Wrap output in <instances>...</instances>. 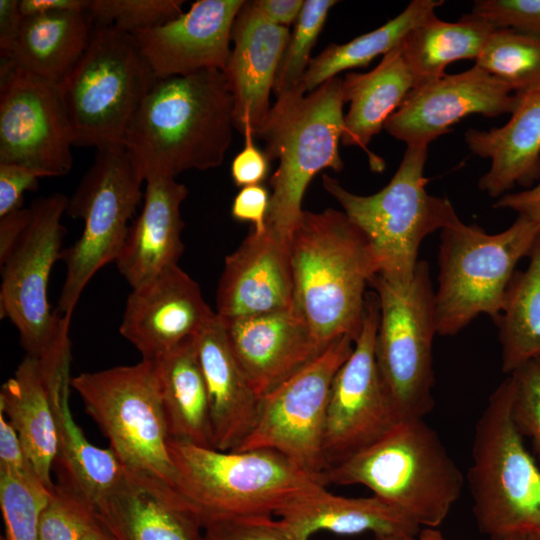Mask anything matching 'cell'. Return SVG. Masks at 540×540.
I'll list each match as a JSON object with an SVG mask.
<instances>
[{"instance_id":"6da1fadb","label":"cell","mask_w":540,"mask_h":540,"mask_svg":"<svg viewBox=\"0 0 540 540\" xmlns=\"http://www.w3.org/2000/svg\"><path fill=\"white\" fill-rule=\"evenodd\" d=\"M234 103L225 74L206 69L157 79L144 97L123 144L144 179L175 178L220 166L233 138Z\"/></svg>"},{"instance_id":"7a4b0ae2","label":"cell","mask_w":540,"mask_h":540,"mask_svg":"<svg viewBox=\"0 0 540 540\" xmlns=\"http://www.w3.org/2000/svg\"><path fill=\"white\" fill-rule=\"evenodd\" d=\"M293 309L322 348L361 330L366 287L377 274L364 233L343 211H305L289 240Z\"/></svg>"},{"instance_id":"3957f363","label":"cell","mask_w":540,"mask_h":540,"mask_svg":"<svg viewBox=\"0 0 540 540\" xmlns=\"http://www.w3.org/2000/svg\"><path fill=\"white\" fill-rule=\"evenodd\" d=\"M71 387L108 438L129 479L156 495L189 504L178 489L171 436L151 360L80 373L72 377Z\"/></svg>"},{"instance_id":"277c9868","label":"cell","mask_w":540,"mask_h":540,"mask_svg":"<svg viewBox=\"0 0 540 540\" xmlns=\"http://www.w3.org/2000/svg\"><path fill=\"white\" fill-rule=\"evenodd\" d=\"M342 78L334 77L305 93L300 85L276 98L257 138L268 159L278 160L271 177L266 225L289 244L305 191L324 169L340 172L339 143L344 131Z\"/></svg>"},{"instance_id":"5b68a950","label":"cell","mask_w":540,"mask_h":540,"mask_svg":"<svg viewBox=\"0 0 540 540\" xmlns=\"http://www.w3.org/2000/svg\"><path fill=\"white\" fill-rule=\"evenodd\" d=\"M329 483L363 485L423 528H437L461 495L463 475L424 419L397 423L330 468Z\"/></svg>"},{"instance_id":"8992f818","label":"cell","mask_w":540,"mask_h":540,"mask_svg":"<svg viewBox=\"0 0 540 540\" xmlns=\"http://www.w3.org/2000/svg\"><path fill=\"white\" fill-rule=\"evenodd\" d=\"M180 494L200 516H275L326 488L327 475L307 472L271 449L220 451L170 439Z\"/></svg>"},{"instance_id":"52a82bcc","label":"cell","mask_w":540,"mask_h":540,"mask_svg":"<svg viewBox=\"0 0 540 540\" xmlns=\"http://www.w3.org/2000/svg\"><path fill=\"white\" fill-rule=\"evenodd\" d=\"M428 146H406L393 177L380 191L358 195L328 174L324 189L368 239L377 274L405 286L413 278L422 241L460 220L447 197L431 195L424 175Z\"/></svg>"},{"instance_id":"ba28073f","label":"cell","mask_w":540,"mask_h":540,"mask_svg":"<svg viewBox=\"0 0 540 540\" xmlns=\"http://www.w3.org/2000/svg\"><path fill=\"white\" fill-rule=\"evenodd\" d=\"M511 400L508 376L476 423L467 473L477 526L490 540L540 532V468L513 419Z\"/></svg>"},{"instance_id":"9c48e42d","label":"cell","mask_w":540,"mask_h":540,"mask_svg":"<svg viewBox=\"0 0 540 540\" xmlns=\"http://www.w3.org/2000/svg\"><path fill=\"white\" fill-rule=\"evenodd\" d=\"M539 233V225L521 216L496 234L461 220L441 230L437 334L456 335L481 314L495 323L516 266L529 257Z\"/></svg>"},{"instance_id":"30bf717a","label":"cell","mask_w":540,"mask_h":540,"mask_svg":"<svg viewBox=\"0 0 540 540\" xmlns=\"http://www.w3.org/2000/svg\"><path fill=\"white\" fill-rule=\"evenodd\" d=\"M143 173L124 144L96 149L91 167L71 197L66 214L84 221L79 239L61 253L65 280L56 313L70 318L94 275L115 262L126 239L129 221L144 197Z\"/></svg>"},{"instance_id":"8fae6325","label":"cell","mask_w":540,"mask_h":540,"mask_svg":"<svg viewBox=\"0 0 540 540\" xmlns=\"http://www.w3.org/2000/svg\"><path fill=\"white\" fill-rule=\"evenodd\" d=\"M156 80L133 35L94 26L87 49L61 83L73 145L123 144Z\"/></svg>"},{"instance_id":"7c38bea8","label":"cell","mask_w":540,"mask_h":540,"mask_svg":"<svg viewBox=\"0 0 540 540\" xmlns=\"http://www.w3.org/2000/svg\"><path fill=\"white\" fill-rule=\"evenodd\" d=\"M369 286L380 304L375 358L384 390L399 421L424 419L435 405L433 339L435 289L428 263L419 260L405 286L374 275Z\"/></svg>"},{"instance_id":"4fadbf2b","label":"cell","mask_w":540,"mask_h":540,"mask_svg":"<svg viewBox=\"0 0 540 540\" xmlns=\"http://www.w3.org/2000/svg\"><path fill=\"white\" fill-rule=\"evenodd\" d=\"M68 198L53 193L34 200L30 220L1 266L0 311L18 330L28 355L44 359L70 343V318L52 312L48 282L61 250Z\"/></svg>"},{"instance_id":"5bb4252c","label":"cell","mask_w":540,"mask_h":540,"mask_svg":"<svg viewBox=\"0 0 540 540\" xmlns=\"http://www.w3.org/2000/svg\"><path fill=\"white\" fill-rule=\"evenodd\" d=\"M355 340L351 335L335 339L265 394L253 430L235 451L271 449L307 472L326 475L323 444L330 388Z\"/></svg>"},{"instance_id":"9a60e30c","label":"cell","mask_w":540,"mask_h":540,"mask_svg":"<svg viewBox=\"0 0 540 540\" xmlns=\"http://www.w3.org/2000/svg\"><path fill=\"white\" fill-rule=\"evenodd\" d=\"M72 146L62 84L1 58L0 163L62 176L71 170Z\"/></svg>"},{"instance_id":"2e32d148","label":"cell","mask_w":540,"mask_h":540,"mask_svg":"<svg viewBox=\"0 0 540 540\" xmlns=\"http://www.w3.org/2000/svg\"><path fill=\"white\" fill-rule=\"evenodd\" d=\"M379 320L378 296L374 290L368 291L361 330L330 388L323 444L328 470L368 447L400 422L377 368L375 341Z\"/></svg>"},{"instance_id":"e0dca14e","label":"cell","mask_w":540,"mask_h":540,"mask_svg":"<svg viewBox=\"0 0 540 540\" xmlns=\"http://www.w3.org/2000/svg\"><path fill=\"white\" fill-rule=\"evenodd\" d=\"M515 104L516 94L506 83L474 64L413 88L384 129L406 146H429L467 116L497 117L511 113Z\"/></svg>"},{"instance_id":"ac0fdd59","label":"cell","mask_w":540,"mask_h":540,"mask_svg":"<svg viewBox=\"0 0 540 540\" xmlns=\"http://www.w3.org/2000/svg\"><path fill=\"white\" fill-rule=\"evenodd\" d=\"M215 315L199 284L176 264L132 288L119 331L142 359L154 360L196 337Z\"/></svg>"},{"instance_id":"d6986e66","label":"cell","mask_w":540,"mask_h":540,"mask_svg":"<svg viewBox=\"0 0 540 540\" xmlns=\"http://www.w3.org/2000/svg\"><path fill=\"white\" fill-rule=\"evenodd\" d=\"M244 0H197L174 19L132 34L156 79L224 70Z\"/></svg>"},{"instance_id":"ffe728a7","label":"cell","mask_w":540,"mask_h":540,"mask_svg":"<svg viewBox=\"0 0 540 540\" xmlns=\"http://www.w3.org/2000/svg\"><path fill=\"white\" fill-rule=\"evenodd\" d=\"M290 38L288 27L269 21L246 1L232 29V46L223 70L234 103L235 128L255 138L270 109V94Z\"/></svg>"},{"instance_id":"44dd1931","label":"cell","mask_w":540,"mask_h":540,"mask_svg":"<svg viewBox=\"0 0 540 540\" xmlns=\"http://www.w3.org/2000/svg\"><path fill=\"white\" fill-rule=\"evenodd\" d=\"M293 309L289 244L270 228L253 229L225 258L216 294V314L235 319Z\"/></svg>"},{"instance_id":"7402d4cb","label":"cell","mask_w":540,"mask_h":540,"mask_svg":"<svg viewBox=\"0 0 540 540\" xmlns=\"http://www.w3.org/2000/svg\"><path fill=\"white\" fill-rule=\"evenodd\" d=\"M220 320L232 352L261 397L325 350L294 309Z\"/></svg>"},{"instance_id":"603a6c76","label":"cell","mask_w":540,"mask_h":540,"mask_svg":"<svg viewBox=\"0 0 540 540\" xmlns=\"http://www.w3.org/2000/svg\"><path fill=\"white\" fill-rule=\"evenodd\" d=\"M145 183L142 209L115 261L131 288L178 264L184 250L181 205L188 196L187 187L156 173L147 174Z\"/></svg>"},{"instance_id":"cb8c5ba5","label":"cell","mask_w":540,"mask_h":540,"mask_svg":"<svg viewBox=\"0 0 540 540\" xmlns=\"http://www.w3.org/2000/svg\"><path fill=\"white\" fill-rule=\"evenodd\" d=\"M195 345L208 392L212 448L235 451L253 430L262 397L232 352L217 314Z\"/></svg>"},{"instance_id":"d4e9b609","label":"cell","mask_w":540,"mask_h":540,"mask_svg":"<svg viewBox=\"0 0 540 540\" xmlns=\"http://www.w3.org/2000/svg\"><path fill=\"white\" fill-rule=\"evenodd\" d=\"M70 350L40 361L49 390L58 434L60 476L95 508L128 476L125 468L108 448L93 445L75 422L69 406Z\"/></svg>"},{"instance_id":"484cf974","label":"cell","mask_w":540,"mask_h":540,"mask_svg":"<svg viewBox=\"0 0 540 540\" xmlns=\"http://www.w3.org/2000/svg\"><path fill=\"white\" fill-rule=\"evenodd\" d=\"M510 119L490 130L470 128L464 134L468 149L491 160L478 187L500 198L515 185L525 189L540 179V83L517 92Z\"/></svg>"},{"instance_id":"4316f807","label":"cell","mask_w":540,"mask_h":540,"mask_svg":"<svg viewBox=\"0 0 540 540\" xmlns=\"http://www.w3.org/2000/svg\"><path fill=\"white\" fill-rule=\"evenodd\" d=\"M293 540H310L320 531L339 535L371 532L376 537L406 533L418 536L420 526L377 496L344 497L326 488L303 496L276 515Z\"/></svg>"},{"instance_id":"83f0119b","label":"cell","mask_w":540,"mask_h":540,"mask_svg":"<svg viewBox=\"0 0 540 540\" xmlns=\"http://www.w3.org/2000/svg\"><path fill=\"white\" fill-rule=\"evenodd\" d=\"M0 413L15 429L37 474L53 490L58 455L57 426L40 361L26 354L0 391Z\"/></svg>"},{"instance_id":"f1b7e54d","label":"cell","mask_w":540,"mask_h":540,"mask_svg":"<svg viewBox=\"0 0 540 540\" xmlns=\"http://www.w3.org/2000/svg\"><path fill=\"white\" fill-rule=\"evenodd\" d=\"M96 510L117 540H205L202 520L189 504L156 495L128 477Z\"/></svg>"},{"instance_id":"f546056e","label":"cell","mask_w":540,"mask_h":540,"mask_svg":"<svg viewBox=\"0 0 540 540\" xmlns=\"http://www.w3.org/2000/svg\"><path fill=\"white\" fill-rule=\"evenodd\" d=\"M342 88L344 102H350V106L344 117L341 143L368 152L371 139L414 88L400 44L386 53L374 69L348 73L342 78Z\"/></svg>"},{"instance_id":"4dcf8cb0","label":"cell","mask_w":540,"mask_h":540,"mask_svg":"<svg viewBox=\"0 0 540 540\" xmlns=\"http://www.w3.org/2000/svg\"><path fill=\"white\" fill-rule=\"evenodd\" d=\"M93 29L87 11L24 17L12 51L1 58L17 68L62 83L87 49Z\"/></svg>"},{"instance_id":"1f68e13d","label":"cell","mask_w":540,"mask_h":540,"mask_svg":"<svg viewBox=\"0 0 540 540\" xmlns=\"http://www.w3.org/2000/svg\"><path fill=\"white\" fill-rule=\"evenodd\" d=\"M151 361L171 439L212 447L208 392L195 337Z\"/></svg>"},{"instance_id":"d6a6232c","label":"cell","mask_w":540,"mask_h":540,"mask_svg":"<svg viewBox=\"0 0 540 540\" xmlns=\"http://www.w3.org/2000/svg\"><path fill=\"white\" fill-rule=\"evenodd\" d=\"M495 29L472 13L456 22L443 21L433 14L417 25L400 43L414 88L446 75L445 68L452 62L475 61Z\"/></svg>"},{"instance_id":"836d02e7","label":"cell","mask_w":540,"mask_h":540,"mask_svg":"<svg viewBox=\"0 0 540 540\" xmlns=\"http://www.w3.org/2000/svg\"><path fill=\"white\" fill-rule=\"evenodd\" d=\"M528 258L527 268L512 275L495 322L507 375L540 355V233Z\"/></svg>"},{"instance_id":"e575fe53","label":"cell","mask_w":540,"mask_h":540,"mask_svg":"<svg viewBox=\"0 0 540 540\" xmlns=\"http://www.w3.org/2000/svg\"><path fill=\"white\" fill-rule=\"evenodd\" d=\"M443 0H413L396 17L349 42L331 43L312 58L300 83L309 93L342 71L367 66L379 55L398 46L405 36L443 5Z\"/></svg>"},{"instance_id":"d590c367","label":"cell","mask_w":540,"mask_h":540,"mask_svg":"<svg viewBox=\"0 0 540 540\" xmlns=\"http://www.w3.org/2000/svg\"><path fill=\"white\" fill-rule=\"evenodd\" d=\"M474 62L514 93L522 92L540 83V36L496 28Z\"/></svg>"},{"instance_id":"8d00e7d4","label":"cell","mask_w":540,"mask_h":540,"mask_svg":"<svg viewBox=\"0 0 540 540\" xmlns=\"http://www.w3.org/2000/svg\"><path fill=\"white\" fill-rule=\"evenodd\" d=\"M334 0H305L281 59L273 92L281 96L297 88L312 58L310 53L326 22Z\"/></svg>"},{"instance_id":"74e56055","label":"cell","mask_w":540,"mask_h":540,"mask_svg":"<svg viewBox=\"0 0 540 540\" xmlns=\"http://www.w3.org/2000/svg\"><path fill=\"white\" fill-rule=\"evenodd\" d=\"M51 492L43 485L0 474L4 540H39V524Z\"/></svg>"},{"instance_id":"f35d334b","label":"cell","mask_w":540,"mask_h":540,"mask_svg":"<svg viewBox=\"0 0 540 540\" xmlns=\"http://www.w3.org/2000/svg\"><path fill=\"white\" fill-rule=\"evenodd\" d=\"M181 0H91L87 10L94 26L134 34L164 24L183 10Z\"/></svg>"},{"instance_id":"ab89813d","label":"cell","mask_w":540,"mask_h":540,"mask_svg":"<svg viewBox=\"0 0 540 540\" xmlns=\"http://www.w3.org/2000/svg\"><path fill=\"white\" fill-rule=\"evenodd\" d=\"M97 516L96 508L85 497L58 480L41 514L39 540H80Z\"/></svg>"},{"instance_id":"60d3db41","label":"cell","mask_w":540,"mask_h":540,"mask_svg":"<svg viewBox=\"0 0 540 540\" xmlns=\"http://www.w3.org/2000/svg\"><path fill=\"white\" fill-rule=\"evenodd\" d=\"M508 376L512 383L513 419L522 435L531 439L540 459V355Z\"/></svg>"},{"instance_id":"b9f144b4","label":"cell","mask_w":540,"mask_h":540,"mask_svg":"<svg viewBox=\"0 0 540 540\" xmlns=\"http://www.w3.org/2000/svg\"><path fill=\"white\" fill-rule=\"evenodd\" d=\"M205 540H293L274 516H225L203 522Z\"/></svg>"},{"instance_id":"7bdbcfd3","label":"cell","mask_w":540,"mask_h":540,"mask_svg":"<svg viewBox=\"0 0 540 540\" xmlns=\"http://www.w3.org/2000/svg\"><path fill=\"white\" fill-rule=\"evenodd\" d=\"M471 13L495 28L540 36V0H476Z\"/></svg>"},{"instance_id":"ee69618b","label":"cell","mask_w":540,"mask_h":540,"mask_svg":"<svg viewBox=\"0 0 540 540\" xmlns=\"http://www.w3.org/2000/svg\"><path fill=\"white\" fill-rule=\"evenodd\" d=\"M0 474L45 486L28 458L15 429L2 413H0Z\"/></svg>"},{"instance_id":"f6af8a7d","label":"cell","mask_w":540,"mask_h":540,"mask_svg":"<svg viewBox=\"0 0 540 540\" xmlns=\"http://www.w3.org/2000/svg\"><path fill=\"white\" fill-rule=\"evenodd\" d=\"M42 177L31 168L0 163V218L22 209L25 192L37 190Z\"/></svg>"},{"instance_id":"bcb514c9","label":"cell","mask_w":540,"mask_h":540,"mask_svg":"<svg viewBox=\"0 0 540 540\" xmlns=\"http://www.w3.org/2000/svg\"><path fill=\"white\" fill-rule=\"evenodd\" d=\"M254 139L250 133L244 135V147L231 163V177L238 187L260 185L268 175L270 160Z\"/></svg>"},{"instance_id":"7dc6e473","label":"cell","mask_w":540,"mask_h":540,"mask_svg":"<svg viewBox=\"0 0 540 540\" xmlns=\"http://www.w3.org/2000/svg\"><path fill=\"white\" fill-rule=\"evenodd\" d=\"M270 196L261 184L241 188L231 206L232 217L240 222H250L257 233L264 232L267 228Z\"/></svg>"},{"instance_id":"c3c4849f","label":"cell","mask_w":540,"mask_h":540,"mask_svg":"<svg viewBox=\"0 0 540 540\" xmlns=\"http://www.w3.org/2000/svg\"><path fill=\"white\" fill-rule=\"evenodd\" d=\"M495 209H508L540 226V179L535 185L515 193H507L493 204Z\"/></svg>"},{"instance_id":"681fc988","label":"cell","mask_w":540,"mask_h":540,"mask_svg":"<svg viewBox=\"0 0 540 540\" xmlns=\"http://www.w3.org/2000/svg\"><path fill=\"white\" fill-rule=\"evenodd\" d=\"M24 16L18 0H0V51L8 55L19 36Z\"/></svg>"},{"instance_id":"f907efd6","label":"cell","mask_w":540,"mask_h":540,"mask_svg":"<svg viewBox=\"0 0 540 540\" xmlns=\"http://www.w3.org/2000/svg\"><path fill=\"white\" fill-rule=\"evenodd\" d=\"M30 220V209L22 208L0 218V264L12 252Z\"/></svg>"},{"instance_id":"816d5d0a","label":"cell","mask_w":540,"mask_h":540,"mask_svg":"<svg viewBox=\"0 0 540 540\" xmlns=\"http://www.w3.org/2000/svg\"><path fill=\"white\" fill-rule=\"evenodd\" d=\"M253 3L269 21L283 27L296 23L304 5L303 0H255Z\"/></svg>"},{"instance_id":"f5cc1de1","label":"cell","mask_w":540,"mask_h":540,"mask_svg":"<svg viewBox=\"0 0 540 540\" xmlns=\"http://www.w3.org/2000/svg\"><path fill=\"white\" fill-rule=\"evenodd\" d=\"M91 0H20L24 17L65 11H87Z\"/></svg>"},{"instance_id":"db71d44e","label":"cell","mask_w":540,"mask_h":540,"mask_svg":"<svg viewBox=\"0 0 540 540\" xmlns=\"http://www.w3.org/2000/svg\"><path fill=\"white\" fill-rule=\"evenodd\" d=\"M80 540H117L99 516L88 526Z\"/></svg>"},{"instance_id":"11a10c76","label":"cell","mask_w":540,"mask_h":540,"mask_svg":"<svg viewBox=\"0 0 540 540\" xmlns=\"http://www.w3.org/2000/svg\"><path fill=\"white\" fill-rule=\"evenodd\" d=\"M418 540H445L438 528H423L418 534Z\"/></svg>"},{"instance_id":"9f6ffc18","label":"cell","mask_w":540,"mask_h":540,"mask_svg":"<svg viewBox=\"0 0 540 540\" xmlns=\"http://www.w3.org/2000/svg\"><path fill=\"white\" fill-rule=\"evenodd\" d=\"M376 540H418V536L406 533L389 534L381 537H376Z\"/></svg>"},{"instance_id":"6f0895ef","label":"cell","mask_w":540,"mask_h":540,"mask_svg":"<svg viewBox=\"0 0 540 540\" xmlns=\"http://www.w3.org/2000/svg\"><path fill=\"white\" fill-rule=\"evenodd\" d=\"M529 540H540V532L529 535Z\"/></svg>"},{"instance_id":"680465c9","label":"cell","mask_w":540,"mask_h":540,"mask_svg":"<svg viewBox=\"0 0 540 540\" xmlns=\"http://www.w3.org/2000/svg\"><path fill=\"white\" fill-rule=\"evenodd\" d=\"M508 540H529V535L528 536H518V537L508 539Z\"/></svg>"}]
</instances>
